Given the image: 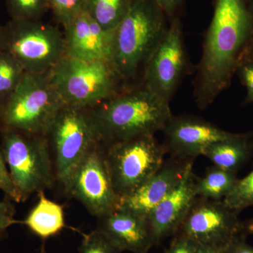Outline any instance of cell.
Instances as JSON below:
<instances>
[{
	"label": "cell",
	"mask_w": 253,
	"mask_h": 253,
	"mask_svg": "<svg viewBox=\"0 0 253 253\" xmlns=\"http://www.w3.org/2000/svg\"><path fill=\"white\" fill-rule=\"evenodd\" d=\"M253 53V0H214L194 80L198 108L206 109L227 89Z\"/></svg>",
	"instance_id": "6da1fadb"
},
{
	"label": "cell",
	"mask_w": 253,
	"mask_h": 253,
	"mask_svg": "<svg viewBox=\"0 0 253 253\" xmlns=\"http://www.w3.org/2000/svg\"><path fill=\"white\" fill-rule=\"evenodd\" d=\"M89 111L105 145L155 135L173 116L169 103L141 84L123 89Z\"/></svg>",
	"instance_id": "7a4b0ae2"
},
{
	"label": "cell",
	"mask_w": 253,
	"mask_h": 253,
	"mask_svg": "<svg viewBox=\"0 0 253 253\" xmlns=\"http://www.w3.org/2000/svg\"><path fill=\"white\" fill-rule=\"evenodd\" d=\"M167 16L156 0H133L113 33L111 65L125 89L139 78L166 34Z\"/></svg>",
	"instance_id": "3957f363"
},
{
	"label": "cell",
	"mask_w": 253,
	"mask_h": 253,
	"mask_svg": "<svg viewBox=\"0 0 253 253\" xmlns=\"http://www.w3.org/2000/svg\"><path fill=\"white\" fill-rule=\"evenodd\" d=\"M64 105L49 72L26 73L14 92L0 105V131L46 136Z\"/></svg>",
	"instance_id": "277c9868"
},
{
	"label": "cell",
	"mask_w": 253,
	"mask_h": 253,
	"mask_svg": "<svg viewBox=\"0 0 253 253\" xmlns=\"http://www.w3.org/2000/svg\"><path fill=\"white\" fill-rule=\"evenodd\" d=\"M51 84L65 105L91 109L125 89L111 65L65 56L49 71Z\"/></svg>",
	"instance_id": "5b68a950"
},
{
	"label": "cell",
	"mask_w": 253,
	"mask_h": 253,
	"mask_svg": "<svg viewBox=\"0 0 253 253\" xmlns=\"http://www.w3.org/2000/svg\"><path fill=\"white\" fill-rule=\"evenodd\" d=\"M1 149L21 203L51 189L56 181L47 137L1 131Z\"/></svg>",
	"instance_id": "8992f818"
},
{
	"label": "cell",
	"mask_w": 253,
	"mask_h": 253,
	"mask_svg": "<svg viewBox=\"0 0 253 253\" xmlns=\"http://www.w3.org/2000/svg\"><path fill=\"white\" fill-rule=\"evenodd\" d=\"M0 50L11 55L26 73H46L65 56L64 35L41 20L10 19L1 29Z\"/></svg>",
	"instance_id": "52a82bcc"
},
{
	"label": "cell",
	"mask_w": 253,
	"mask_h": 253,
	"mask_svg": "<svg viewBox=\"0 0 253 253\" xmlns=\"http://www.w3.org/2000/svg\"><path fill=\"white\" fill-rule=\"evenodd\" d=\"M105 157L120 200L129 196L154 175L165 162L164 145L155 135L104 144Z\"/></svg>",
	"instance_id": "ba28073f"
},
{
	"label": "cell",
	"mask_w": 253,
	"mask_h": 253,
	"mask_svg": "<svg viewBox=\"0 0 253 253\" xmlns=\"http://www.w3.org/2000/svg\"><path fill=\"white\" fill-rule=\"evenodd\" d=\"M46 136L56 179L61 184L89 150L101 142L89 109L67 105L57 113Z\"/></svg>",
	"instance_id": "9c48e42d"
},
{
	"label": "cell",
	"mask_w": 253,
	"mask_h": 253,
	"mask_svg": "<svg viewBox=\"0 0 253 253\" xmlns=\"http://www.w3.org/2000/svg\"><path fill=\"white\" fill-rule=\"evenodd\" d=\"M68 195L97 218L118 209L120 199L110 176L103 143L95 145L62 184Z\"/></svg>",
	"instance_id": "30bf717a"
},
{
	"label": "cell",
	"mask_w": 253,
	"mask_h": 253,
	"mask_svg": "<svg viewBox=\"0 0 253 253\" xmlns=\"http://www.w3.org/2000/svg\"><path fill=\"white\" fill-rule=\"evenodd\" d=\"M180 17L169 21L166 34L145 65L140 84L170 102L187 69Z\"/></svg>",
	"instance_id": "8fae6325"
},
{
	"label": "cell",
	"mask_w": 253,
	"mask_h": 253,
	"mask_svg": "<svg viewBox=\"0 0 253 253\" xmlns=\"http://www.w3.org/2000/svg\"><path fill=\"white\" fill-rule=\"evenodd\" d=\"M239 214L223 201L198 198L177 233L196 244L222 250L243 234Z\"/></svg>",
	"instance_id": "7c38bea8"
},
{
	"label": "cell",
	"mask_w": 253,
	"mask_h": 253,
	"mask_svg": "<svg viewBox=\"0 0 253 253\" xmlns=\"http://www.w3.org/2000/svg\"><path fill=\"white\" fill-rule=\"evenodd\" d=\"M166 151L171 157L191 158L202 156L210 145L237 137L241 133L230 132L196 116H174L164 129Z\"/></svg>",
	"instance_id": "4fadbf2b"
},
{
	"label": "cell",
	"mask_w": 253,
	"mask_h": 253,
	"mask_svg": "<svg viewBox=\"0 0 253 253\" xmlns=\"http://www.w3.org/2000/svg\"><path fill=\"white\" fill-rule=\"evenodd\" d=\"M194 161L170 156L140 187L120 200L118 209L147 218L155 207L179 186Z\"/></svg>",
	"instance_id": "5bb4252c"
},
{
	"label": "cell",
	"mask_w": 253,
	"mask_h": 253,
	"mask_svg": "<svg viewBox=\"0 0 253 253\" xmlns=\"http://www.w3.org/2000/svg\"><path fill=\"white\" fill-rule=\"evenodd\" d=\"M63 30L65 56L111 64L114 30H105L84 9Z\"/></svg>",
	"instance_id": "9a60e30c"
},
{
	"label": "cell",
	"mask_w": 253,
	"mask_h": 253,
	"mask_svg": "<svg viewBox=\"0 0 253 253\" xmlns=\"http://www.w3.org/2000/svg\"><path fill=\"white\" fill-rule=\"evenodd\" d=\"M196 176L193 166H191L179 186L148 215L154 246H159L165 239L175 235L179 231L198 199L195 191Z\"/></svg>",
	"instance_id": "2e32d148"
},
{
	"label": "cell",
	"mask_w": 253,
	"mask_h": 253,
	"mask_svg": "<svg viewBox=\"0 0 253 253\" xmlns=\"http://www.w3.org/2000/svg\"><path fill=\"white\" fill-rule=\"evenodd\" d=\"M96 229L121 252L148 253L154 246L147 218L129 211L116 209L98 218Z\"/></svg>",
	"instance_id": "e0dca14e"
},
{
	"label": "cell",
	"mask_w": 253,
	"mask_h": 253,
	"mask_svg": "<svg viewBox=\"0 0 253 253\" xmlns=\"http://www.w3.org/2000/svg\"><path fill=\"white\" fill-rule=\"evenodd\" d=\"M202 156L217 167L238 173L253 158V131L210 145Z\"/></svg>",
	"instance_id": "ac0fdd59"
},
{
	"label": "cell",
	"mask_w": 253,
	"mask_h": 253,
	"mask_svg": "<svg viewBox=\"0 0 253 253\" xmlns=\"http://www.w3.org/2000/svg\"><path fill=\"white\" fill-rule=\"evenodd\" d=\"M38 204L21 224L27 226L43 241L62 231L65 225L64 212L61 205L48 199L44 191L38 194Z\"/></svg>",
	"instance_id": "d6986e66"
},
{
	"label": "cell",
	"mask_w": 253,
	"mask_h": 253,
	"mask_svg": "<svg viewBox=\"0 0 253 253\" xmlns=\"http://www.w3.org/2000/svg\"><path fill=\"white\" fill-rule=\"evenodd\" d=\"M239 180L238 173L217 166L208 168L202 177L196 176L195 191L198 198L223 201Z\"/></svg>",
	"instance_id": "ffe728a7"
},
{
	"label": "cell",
	"mask_w": 253,
	"mask_h": 253,
	"mask_svg": "<svg viewBox=\"0 0 253 253\" xmlns=\"http://www.w3.org/2000/svg\"><path fill=\"white\" fill-rule=\"evenodd\" d=\"M133 0H86L84 10L106 31H113L122 21Z\"/></svg>",
	"instance_id": "44dd1931"
},
{
	"label": "cell",
	"mask_w": 253,
	"mask_h": 253,
	"mask_svg": "<svg viewBox=\"0 0 253 253\" xmlns=\"http://www.w3.org/2000/svg\"><path fill=\"white\" fill-rule=\"evenodd\" d=\"M26 73L11 55L0 50V105L14 92Z\"/></svg>",
	"instance_id": "7402d4cb"
},
{
	"label": "cell",
	"mask_w": 253,
	"mask_h": 253,
	"mask_svg": "<svg viewBox=\"0 0 253 253\" xmlns=\"http://www.w3.org/2000/svg\"><path fill=\"white\" fill-rule=\"evenodd\" d=\"M6 7L15 20L38 21L49 10L47 0H6Z\"/></svg>",
	"instance_id": "603a6c76"
},
{
	"label": "cell",
	"mask_w": 253,
	"mask_h": 253,
	"mask_svg": "<svg viewBox=\"0 0 253 253\" xmlns=\"http://www.w3.org/2000/svg\"><path fill=\"white\" fill-rule=\"evenodd\" d=\"M223 202L238 213L253 206V167L247 175L239 179Z\"/></svg>",
	"instance_id": "cb8c5ba5"
},
{
	"label": "cell",
	"mask_w": 253,
	"mask_h": 253,
	"mask_svg": "<svg viewBox=\"0 0 253 253\" xmlns=\"http://www.w3.org/2000/svg\"><path fill=\"white\" fill-rule=\"evenodd\" d=\"M47 2L56 21L65 27L84 9L86 0H47Z\"/></svg>",
	"instance_id": "d4e9b609"
},
{
	"label": "cell",
	"mask_w": 253,
	"mask_h": 253,
	"mask_svg": "<svg viewBox=\"0 0 253 253\" xmlns=\"http://www.w3.org/2000/svg\"><path fill=\"white\" fill-rule=\"evenodd\" d=\"M78 251L80 253H122L97 229L89 234H83Z\"/></svg>",
	"instance_id": "484cf974"
},
{
	"label": "cell",
	"mask_w": 253,
	"mask_h": 253,
	"mask_svg": "<svg viewBox=\"0 0 253 253\" xmlns=\"http://www.w3.org/2000/svg\"><path fill=\"white\" fill-rule=\"evenodd\" d=\"M14 201L5 196L4 200L0 201V242L2 241L8 229L13 224L21 223L15 219V209Z\"/></svg>",
	"instance_id": "4316f807"
},
{
	"label": "cell",
	"mask_w": 253,
	"mask_h": 253,
	"mask_svg": "<svg viewBox=\"0 0 253 253\" xmlns=\"http://www.w3.org/2000/svg\"><path fill=\"white\" fill-rule=\"evenodd\" d=\"M0 189L4 193L5 196L9 198L14 202L21 203L19 195L11 179L9 169L5 162L1 149H0Z\"/></svg>",
	"instance_id": "83f0119b"
},
{
	"label": "cell",
	"mask_w": 253,
	"mask_h": 253,
	"mask_svg": "<svg viewBox=\"0 0 253 253\" xmlns=\"http://www.w3.org/2000/svg\"><path fill=\"white\" fill-rule=\"evenodd\" d=\"M246 89V97L243 105L253 104V61L249 60L240 65L237 72Z\"/></svg>",
	"instance_id": "f1b7e54d"
},
{
	"label": "cell",
	"mask_w": 253,
	"mask_h": 253,
	"mask_svg": "<svg viewBox=\"0 0 253 253\" xmlns=\"http://www.w3.org/2000/svg\"><path fill=\"white\" fill-rule=\"evenodd\" d=\"M196 244L180 233L173 236L170 244L163 253H195Z\"/></svg>",
	"instance_id": "f546056e"
},
{
	"label": "cell",
	"mask_w": 253,
	"mask_h": 253,
	"mask_svg": "<svg viewBox=\"0 0 253 253\" xmlns=\"http://www.w3.org/2000/svg\"><path fill=\"white\" fill-rule=\"evenodd\" d=\"M163 10L168 21L176 17H180V13L184 4V0H156Z\"/></svg>",
	"instance_id": "4dcf8cb0"
},
{
	"label": "cell",
	"mask_w": 253,
	"mask_h": 253,
	"mask_svg": "<svg viewBox=\"0 0 253 253\" xmlns=\"http://www.w3.org/2000/svg\"><path fill=\"white\" fill-rule=\"evenodd\" d=\"M247 236L241 234L236 236L226 247L221 250L222 253H253V246L248 244Z\"/></svg>",
	"instance_id": "1f68e13d"
},
{
	"label": "cell",
	"mask_w": 253,
	"mask_h": 253,
	"mask_svg": "<svg viewBox=\"0 0 253 253\" xmlns=\"http://www.w3.org/2000/svg\"><path fill=\"white\" fill-rule=\"evenodd\" d=\"M195 253H222V252H221V250L214 249V248L204 246V245L196 244Z\"/></svg>",
	"instance_id": "d6a6232c"
},
{
	"label": "cell",
	"mask_w": 253,
	"mask_h": 253,
	"mask_svg": "<svg viewBox=\"0 0 253 253\" xmlns=\"http://www.w3.org/2000/svg\"><path fill=\"white\" fill-rule=\"evenodd\" d=\"M242 233L245 236H253V218L243 221Z\"/></svg>",
	"instance_id": "836d02e7"
},
{
	"label": "cell",
	"mask_w": 253,
	"mask_h": 253,
	"mask_svg": "<svg viewBox=\"0 0 253 253\" xmlns=\"http://www.w3.org/2000/svg\"><path fill=\"white\" fill-rule=\"evenodd\" d=\"M1 29H2V26H0V39H1Z\"/></svg>",
	"instance_id": "e575fe53"
},
{
	"label": "cell",
	"mask_w": 253,
	"mask_h": 253,
	"mask_svg": "<svg viewBox=\"0 0 253 253\" xmlns=\"http://www.w3.org/2000/svg\"><path fill=\"white\" fill-rule=\"evenodd\" d=\"M249 60H252V61H253V54L251 55V57L249 58ZM249 60H247V61H249Z\"/></svg>",
	"instance_id": "d590c367"
}]
</instances>
